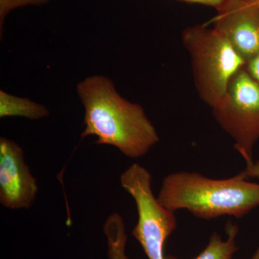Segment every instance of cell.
<instances>
[{"instance_id":"obj_1","label":"cell","mask_w":259,"mask_h":259,"mask_svg":"<svg viewBox=\"0 0 259 259\" xmlns=\"http://www.w3.org/2000/svg\"><path fill=\"white\" fill-rule=\"evenodd\" d=\"M76 92L84 108L82 139L95 136L97 144L114 146L132 158L142 157L159 141L143 107L121 96L107 76H88Z\"/></svg>"},{"instance_id":"obj_2","label":"cell","mask_w":259,"mask_h":259,"mask_svg":"<svg viewBox=\"0 0 259 259\" xmlns=\"http://www.w3.org/2000/svg\"><path fill=\"white\" fill-rule=\"evenodd\" d=\"M157 198L169 210L186 209L201 219H241L258 207L259 184L248 182L242 172L223 180L197 172H175L163 179Z\"/></svg>"},{"instance_id":"obj_3","label":"cell","mask_w":259,"mask_h":259,"mask_svg":"<svg viewBox=\"0 0 259 259\" xmlns=\"http://www.w3.org/2000/svg\"><path fill=\"white\" fill-rule=\"evenodd\" d=\"M183 42L192 59L199 96L213 108L224 97L232 78L246 64L214 28L195 26L186 29Z\"/></svg>"},{"instance_id":"obj_4","label":"cell","mask_w":259,"mask_h":259,"mask_svg":"<svg viewBox=\"0 0 259 259\" xmlns=\"http://www.w3.org/2000/svg\"><path fill=\"white\" fill-rule=\"evenodd\" d=\"M151 181L148 170L136 163L120 177L121 186L134 198L139 215L133 236L148 259H166L165 243L177 228V218L175 212L163 207L153 194Z\"/></svg>"},{"instance_id":"obj_5","label":"cell","mask_w":259,"mask_h":259,"mask_svg":"<svg viewBox=\"0 0 259 259\" xmlns=\"http://www.w3.org/2000/svg\"><path fill=\"white\" fill-rule=\"evenodd\" d=\"M212 110L246 166L252 164L253 148L259 140V83L245 66L233 76L224 97Z\"/></svg>"},{"instance_id":"obj_6","label":"cell","mask_w":259,"mask_h":259,"mask_svg":"<svg viewBox=\"0 0 259 259\" xmlns=\"http://www.w3.org/2000/svg\"><path fill=\"white\" fill-rule=\"evenodd\" d=\"M214 29L231 44L245 64L259 54V5L228 0L212 20Z\"/></svg>"},{"instance_id":"obj_7","label":"cell","mask_w":259,"mask_h":259,"mask_svg":"<svg viewBox=\"0 0 259 259\" xmlns=\"http://www.w3.org/2000/svg\"><path fill=\"white\" fill-rule=\"evenodd\" d=\"M38 187L24 159L22 148L15 141L0 139V203L6 208H29Z\"/></svg>"},{"instance_id":"obj_8","label":"cell","mask_w":259,"mask_h":259,"mask_svg":"<svg viewBox=\"0 0 259 259\" xmlns=\"http://www.w3.org/2000/svg\"><path fill=\"white\" fill-rule=\"evenodd\" d=\"M227 238L223 241L221 235L214 232L209 237L206 248L194 259H232L239 248L236 238L239 233V227L236 223L229 221L225 227ZM166 259H180L171 254L166 255Z\"/></svg>"},{"instance_id":"obj_9","label":"cell","mask_w":259,"mask_h":259,"mask_svg":"<svg viewBox=\"0 0 259 259\" xmlns=\"http://www.w3.org/2000/svg\"><path fill=\"white\" fill-rule=\"evenodd\" d=\"M49 115L45 105L32 101L30 99L15 96L0 91V117H21L36 120Z\"/></svg>"},{"instance_id":"obj_10","label":"cell","mask_w":259,"mask_h":259,"mask_svg":"<svg viewBox=\"0 0 259 259\" xmlns=\"http://www.w3.org/2000/svg\"><path fill=\"white\" fill-rule=\"evenodd\" d=\"M108 245L110 259H129L125 253L127 235L124 220L118 213L110 214L103 228Z\"/></svg>"},{"instance_id":"obj_11","label":"cell","mask_w":259,"mask_h":259,"mask_svg":"<svg viewBox=\"0 0 259 259\" xmlns=\"http://www.w3.org/2000/svg\"><path fill=\"white\" fill-rule=\"evenodd\" d=\"M50 0H0V28L3 33V26L5 18L10 12L17 8L26 6H40L47 4Z\"/></svg>"},{"instance_id":"obj_12","label":"cell","mask_w":259,"mask_h":259,"mask_svg":"<svg viewBox=\"0 0 259 259\" xmlns=\"http://www.w3.org/2000/svg\"><path fill=\"white\" fill-rule=\"evenodd\" d=\"M250 74L259 83V54L245 65Z\"/></svg>"},{"instance_id":"obj_13","label":"cell","mask_w":259,"mask_h":259,"mask_svg":"<svg viewBox=\"0 0 259 259\" xmlns=\"http://www.w3.org/2000/svg\"><path fill=\"white\" fill-rule=\"evenodd\" d=\"M241 172L247 180L250 178L259 179V161L253 162L252 164L246 166L245 169Z\"/></svg>"},{"instance_id":"obj_14","label":"cell","mask_w":259,"mask_h":259,"mask_svg":"<svg viewBox=\"0 0 259 259\" xmlns=\"http://www.w3.org/2000/svg\"><path fill=\"white\" fill-rule=\"evenodd\" d=\"M182 1L207 5V6L213 7V8L219 10L220 8H222L223 5L226 4L228 0H182Z\"/></svg>"},{"instance_id":"obj_15","label":"cell","mask_w":259,"mask_h":259,"mask_svg":"<svg viewBox=\"0 0 259 259\" xmlns=\"http://www.w3.org/2000/svg\"><path fill=\"white\" fill-rule=\"evenodd\" d=\"M250 259H259V247Z\"/></svg>"},{"instance_id":"obj_16","label":"cell","mask_w":259,"mask_h":259,"mask_svg":"<svg viewBox=\"0 0 259 259\" xmlns=\"http://www.w3.org/2000/svg\"><path fill=\"white\" fill-rule=\"evenodd\" d=\"M245 1H256V0H245Z\"/></svg>"},{"instance_id":"obj_17","label":"cell","mask_w":259,"mask_h":259,"mask_svg":"<svg viewBox=\"0 0 259 259\" xmlns=\"http://www.w3.org/2000/svg\"><path fill=\"white\" fill-rule=\"evenodd\" d=\"M255 3H258V4L259 5V0H256V1H255Z\"/></svg>"}]
</instances>
